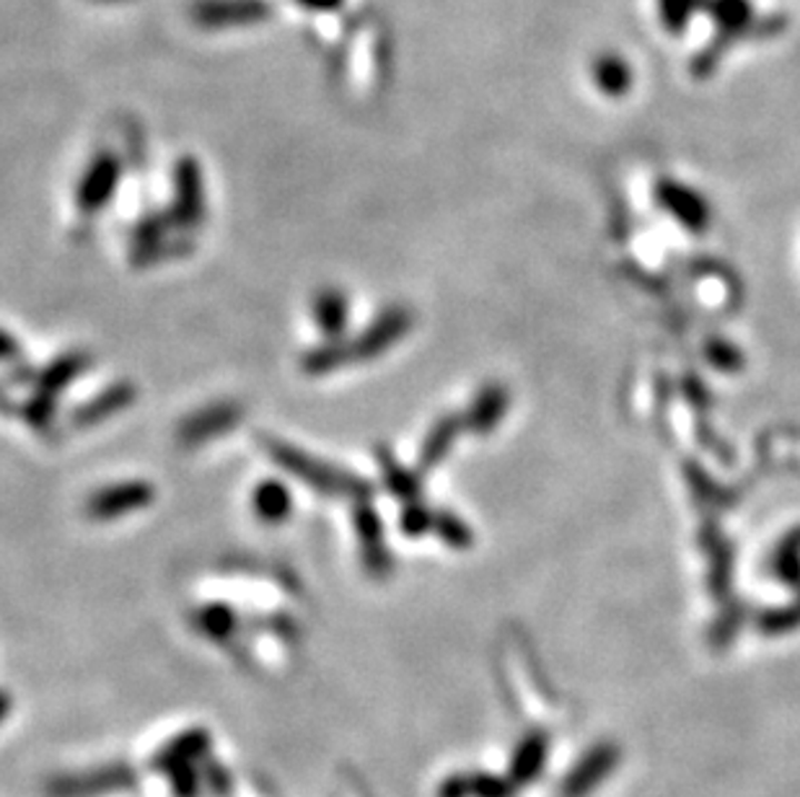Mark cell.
I'll list each match as a JSON object with an SVG mask.
<instances>
[{
  "label": "cell",
  "instance_id": "6da1fadb",
  "mask_svg": "<svg viewBox=\"0 0 800 797\" xmlns=\"http://www.w3.org/2000/svg\"><path fill=\"white\" fill-rule=\"evenodd\" d=\"M659 202L681 226H687L689 231L702 233L704 228L710 226V205L702 195H697L694 189L676 185V181H661Z\"/></svg>",
  "mask_w": 800,
  "mask_h": 797
},
{
  "label": "cell",
  "instance_id": "7a4b0ae2",
  "mask_svg": "<svg viewBox=\"0 0 800 797\" xmlns=\"http://www.w3.org/2000/svg\"><path fill=\"white\" fill-rule=\"evenodd\" d=\"M772 570L780 580L800 582V528H793L774 549Z\"/></svg>",
  "mask_w": 800,
  "mask_h": 797
},
{
  "label": "cell",
  "instance_id": "277c9868",
  "mask_svg": "<svg viewBox=\"0 0 800 797\" xmlns=\"http://www.w3.org/2000/svg\"><path fill=\"white\" fill-rule=\"evenodd\" d=\"M708 358L715 368L720 370H735L741 366V355L739 350H735L733 345L728 342H718V339H712V342L708 345Z\"/></svg>",
  "mask_w": 800,
  "mask_h": 797
},
{
  "label": "cell",
  "instance_id": "3957f363",
  "mask_svg": "<svg viewBox=\"0 0 800 797\" xmlns=\"http://www.w3.org/2000/svg\"><path fill=\"white\" fill-rule=\"evenodd\" d=\"M593 76H596V83L601 86V91L612 93V97H620V93H628L630 83H632V73L628 68V62L614 58V54H606V58H601L596 62V70H593Z\"/></svg>",
  "mask_w": 800,
  "mask_h": 797
}]
</instances>
